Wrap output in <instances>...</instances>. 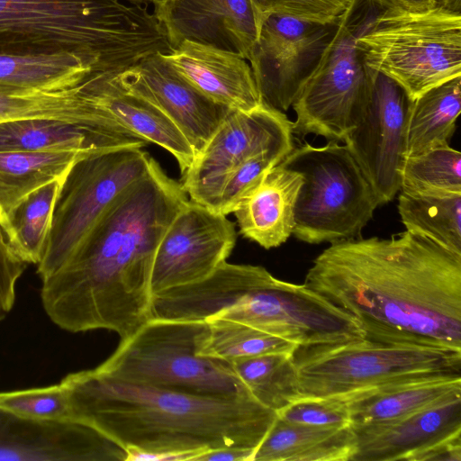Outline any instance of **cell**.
<instances>
[{
    "instance_id": "6da1fadb",
    "label": "cell",
    "mask_w": 461,
    "mask_h": 461,
    "mask_svg": "<svg viewBox=\"0 0 461 461\" xmlns=\"http://www.w3.org/2000/svg\"><path fill=\"white\" fill-rule=\"evenodd\" d=\"M304 285L354 317L366 339L461 350V255L415 232L331 243Z\"/></svg>"
},
{
    "instance_id": "7a4b0ae2",
    "label": "cell",
    "mask_w": 461,
    "mask_h": 461,
    "mask_svg": "<svg viewBox=\"0 0 461 461\" xmlns=\"http://www.w3.org/2000/svg\"><path fill=\"white\" fill-rule=\"evenodd\" d=\"M187 198L152 158L68 260L41 279V303L52 322L70 332L108 330L121 340L144 325L150 317L158 245Z\"/></svg>"
},
{
    "instance_id": "3957f363",
    "label": "cell",
    "mask_w": 461,
    "mask_h": 461,
    "mask_svg": "<svg viewBox=\"0 0 461 461\" xmlns=\"http://www.w3.org/2000/svg\"><path fill=\"white\" fill-rule=\"evenodd\" d=\"M60 384L71 419L125 450L201 455L225 447L256 450L277 418L252 396L202 395L132 384L95 368L70 373Z\"/></svg>"
},
{
    "instance_id": "277c9868",
    "label": "cell",
    "mask_w": 461,
    "mask_h": 461,
    "mask_svg": "<svg viewBox=\"0 0 461 461\" xmlns=\"http://www.w3.org/2000/svg\"><path fill=\"white\" fill-rule=\"evenodd\" d=\"M172 50L148 5L125 0H0V56L72 55L121 72Z\"/></svg>"
},
{
    "instance_id": "5b68a950",
    "label": "cell",
    "mask_w": 461,
    "mask_h": 461,
    "mask_svg": "<svg viewBox=\"0 0 461 461\" xmlns=\"http://www.w3.org/2000/svg\"><path fill=\"white\" fill-rule=\"evenodd\" d=\"M301 398L344 399L387 384L461 375V350L362 339L298 347Z\"/></svg>"
},
{
    "instance_id": "8992f818",
    "label": "cell",
    "mask_w": 461,
    "mask_h": 461,
    "mask_svg": "<svg viewBox=\"0 0 461 461\" xmlns=\"http://www.w3.org/2000/svg\"><path fill=\"white\" fill-rule=\"evenodd\" d=\"M357 47L369 68L393 80L414 101L461 77V12L439 5L419 14L382 10Z\"/></svg>"
},
{
    "instance_id": "52a82bcc",
    "label": "cell",
    "mask_w": 461,
    "mask_h": 461,
    "mask_svg": "<svg viewBox=\"0 0 461 461\" xmlns=\"http://www.w3.org/2000/svg\"><path fill=\"white\" fill-rule=\"evenodd\" d=\"M280 164L303 176L294 211V237L310 244L361 237L379 203L346 144L304 142Z\"/></svg>"
},
{
    "instance_id": "ba28073f",
    "label": "cell",
    "mask_w": 461,
    "mask_h": 461,
    "mask_svg": "<svg viewBox=\"0 0 461 461\" xmlns=\"http://www.w3.org/2000/svg\"><path fill=\"white\" fill-rule=\"evenodd\" d=\"M381 11L370 0H351L339 16L332 39L292 104L295 135L343 142L355 128L377 74L366 65L357 40Z\"/></svg>"
},
{
    "instance_id": "9c48e42d",
    "label": "cell",
    "mask_w": 461,
    "mask_h": 461,
    "mask_svg": "<svg viewBox=\"0 0 461 461\" xmlns=\"http://www.w3.org/2000/svg\"><path fill=\"white\" fill-rule=\"evenodd\" d=\"M203 321L149 320L95 369L112 378L212 396H252L229 362L199 357ZM253 397V396H252Z\"/></svg>"
},
{
    "instance_id": "30bf717a",
    "label": "cell",
    "mask_w": 461,
    "mask_h": 461,
    "mask_svg": "<svg viewBox=\"0 0 461 461\" xmlns=\"http://www.w3.org/2000/svg\"><path fill=\"white\" fill-rule=\"evenodd\" d=\"M152 157L140 147L91 154L67 174L37 273L43 279L75 252L114 198L143 176Z\"/></svg>"
},
{
    "instance_id": "8fae6325",
    "label": "cell",
    "mask_w": 461,
    "mask_h": 461,
    "mask_svg": "<svg viewBox=\"0 0 461 461\" xmlns=\"http://www.w3.org/2000/svg\"><path fill=\"white\" fill-rule=\"evenodd\" d=\"M292 123L264 104L231 110L182 173L183 190L191 201L215 211L225 179L239 165L268 149L294 147Z\"/></svg>"
},
{
    "instance_id": "7c38bea8",
    "label": "cell",
    "mask_w": 461,
    "mask_h": 461,
    "mask_svg": "<svg viewBox=\"0 0 461 461\" xmlns=\"http://www.w3.org/2000/svg\"><path fill=\"white\" fill-rule=\"evenodd\" d=\"M338 20L320 23L271 14L262 22L249 61L264 104L282 113L292 107L332 39Z\"/></svg>"
},
{
    "instance_id": "4fadbf2b",
    "label": "cell",
    "mask_w": 461,
    "mask_h": 461,
    "mask_svg": "<svg viewBox=\"0 0 461 461\" xmlns=\"http://www.w3.org/2000/svg\"><path fill=\"white\" fill-rule=\"evenodd\" d=\"M237 240L227 215L188 200L158 245L151 271L152 295L200 281L227 261Z\"/></svg>"
},
{
    "instance_id": "5bb4252c",
    "label": "cell",
    "mask_w": 461,
    "mask_h": 461,
    "mask_svg": "<svg viewBox=\"0 0 461 461\" xmlns=\"http://www.w3.org/2000/svg\"><path fill=\"white\" fill-rule=\"evenodd\" d=\"M410 104L397 83L377 73L366 105L343 141L370 183L379 206L400 191Z\"/></svg>"
},
{
    "instance_id": "9a60e30c",
    "label": "cell",
    "mask_w": 461,
    "mask_h": 461,
    "mask_svg": "<svg viewBox=\"0 0 461 461\" xmlns=\"http://www.w3.org/2000/svg\"><path fill=\"white\" fill-rule=\"evenodd\" d=\"M350 427L356 438L350 461L461 460V398L398 419Z\"/></svg>"
},
{
    "instance_id": "2e32d148",
    "label": "cell",
    "mask_w": 461,
    "mask_h": 461,
    "mask_svg": "<svg viewBox=\"0 0 461 461\" xmlns=\"http://www.w3.org/2000/svg\"><path fill=\"white\" fill-rule=\"evenodd\" d=\"M116 78L124 89L158 108L183 133L194 156L231 111L191 86L160 52L117 72Z\"/></svg>"
},
{
    "instance_id": "e0dca14e",
    "label": "cell",
    "mask_w": 461,
    "mask_h": 461,
    "mask_svg": "<svg viewBox=\"0 0 461 461\" xmlns=\"http://www.w3.org/2000/svg\"><path fill=\"white\" fill-rule=\"evenodd\" d=\"M126 451L74 420H35L0 409V461H125Z\"/></svg>"
},
{
    "instance_id": "ac0fdd59",
    "label": "cell",
    "mask_w": 461,
    "mask_h": 461,
    "mask_svg": "<svg viewBox=\"0 0 461 461\" xmlns=\"http://www.w3.org/2000/svg\"><path fill=\"white\" fill-rule=\"evenodd\" d=\"M153 14L170 47L188 41L248 61L258 36L251 0H153Z\"/></svg>"
},
{
    "instance_id": "d6986e66",
    "label": "cell",
    "mask_w": 461,
    "mask_h": 461,
    "mask_svg": "<svg viewBox=\"0 0 461 461\" xmlns=\"http://www.w3.org/2000/svg\"><path fill=\"white\" fill-rule=\"evenodd\" d=\"M116 73L92 72L80 84L82 93L112 122L169 152L184 173L194 158L185 137L154 104L124 89Z\"/></svg>"
},
{
    "instance_id": "ffe728a7",
    "label": "cell",
    "mask_w": 461,
    "mask_h": 461,
    "mask_svg": "<svg viewBox=\"0 0 461 461\" xmlns=\"http://www.w3.org/2000/svg\"><path fill=\"white\" fill-rule=\"evenodd\" d=\"M163 56L191 86L219 104L249 111L263 104L250 65L238 54L185 41Z\"/></svg>"
},
{
    "instance_id": "44dd1931",
    "label": "cell",
    "mask_w": 461,
    "mask_h": 461,
    "mask_svg": "<svg viewBox=\"0 0 461 461\" xmlns=\"http://www.w3.org/2000/svg\"><path fill=\"white\" fill-rule=\"evenodd\" d=\"M302 182L300 173L280 163L268 170L232 212L240 233L266 249L285 243L293 234Z\"/></svg>"
},
{
    "instance_id": "7402d4cb",
    "label": "cell",
    "mask_w": 461,
    "mask_h": 461,
    "mask_svg": "<svg viewBox=\"0 0 461 461\" xmlns=\"http://www.w3.org/2000/svg\"><path fill=\"white\" fill-rule=\"evenodd\" d=\"M146 144L125 131L88 128L53 119L0 122V151L98 153L126 147L143 148Z\"/></svg>"
},
{
    "instance_id": "603a6c76",
    "label": "cell",
    "mask_w": 461,
    "mask_h": 461,
    "mask_svg": "<svg viewBox=\"0 0 461 461\" xmlns=\"http://www.w3.org/2000/svg\"><path fill=\"white\" fill-rule=\"evenodd\" d=\"M456 398H461V375L387 384L340 400L348 406L350 424L360 425L398 419Z\"/></svg>"
},
{
    "instance_id": "cb8c5ba5",
    "label": "cell",
    "mask_w": 461,
    "mask_h": 461,
    "mask_svg": "<svg viewBox=\"0 0 461 461\" xmlns=\"http://www.w3.org/2000/svg\"><path fill=\"white\" fill-rule=\"evenodd\" d=\"M355 447L350 425L312 426L277 417L252 461H350Z\"/></svg>"
},
{
    "instance_id": "d4e9b609",
    "label": "cell",
    "mask_w": 461,
    "mask_h": 461,
    "mask_svg": "<svg viewBox=\"0 0 461 461\" xmlns=\"http://www.w3.org/2000/svg\"><path fill=\"white\" fill-rule=\"evenodd\" d=\"M84 151H0V224L3 230L14 208L31 193L64 179L71 167L89 156Z\"/></svg>"
},
{
    "instance_id": "484cf974",
    "label": "cell",
    "mask_w": 461,
    "mask_h": 461,
    "mask_svg": "<svg viewBox=\"0 0 461 461\" xmlns=\"http://www.w3.org/2000/svg\"><path fill=\"white\" fill-rule=\"evenodd\" d=\"M32 118L53 119L88 128L127 132L95 108L81 92L80 84L55 92L0 90V122Z\"/></svg>"
},
{
    "instance_id": "4316f807",
    "label": "cell",
    "mask_w": 461,
    "mask_h": 461,
    "mask_svg": "<svg viewBox=\"0 0 461 461\" xmlns=\"http://www.w3.org/2000/svg\"><path fill=\"white\" fill-rule=\"evenodd\" d=\"M461 112V77L411 101L405 132V157L449 145Z\"/></svg>"
},
{
    "instance_id": "83f0119b",
    "label": "cell",
    "mask_w": 461,
    "mask_h": 461,
    "mask_svg": "<svg viewBox=\"0 0 461 461\" xmlns=\"http://www.w3.org/2000/svg\"><path fill=\"white\" fill-rule=\"evenodd\" d=\"M399 192L397 208L406 230L461 255V193Z\"/></svg>"
},
{
    "instance_id": "f1b7e54d",
    "label": "cell",
    "mask_w": 461,
    "mask_h": 461,
    "mask_svg": "<svg viewBox=\"0 0 461 461\" xmlns=\"http://www.w3.org/2000/svg\"><path fill=\"white\" fill-rule=\"evenodd\" d=\"M92 72L95 71L72 55L0 56V90L61 91L78 86Z\"/></svg>"
},
{
    "instance_id": "f546056e",
    "label": "cell",
    "mask_w": 461,
    "mask_h": 461,
    "mask_svg": "<svg viewBox=\"0 0 461 461\" xmlns=\"http://www.w3.org/2000/svg\"><path fill=\"white\" fill-rule=\"evenodd\" d=\"M229 364L253 398L276 413L301 398L293 353L263 354Z\"/></svg>"
},
{
    "instance_id": "4dcf8cb0",
    "label": "cell",
    "mask_w": 461,
    "mask_h": 461,
    "mask_svg": "<svg viewBox=\"0 0 461 461\" xmlns=\"http://www.w3.org/2000/svg\"><path fill=\"white\" fill-rule=\"evenodd\" d=\"M205 321L196 341L199 357L230 362L268 353H294L297 344L224 318Z\"/></svg>"
},
{
    "instance_id": "1f68e13d",
    "label": "cell",
    "mask_w": 461,
    "mask_h": 461,
    "mask_svg": "<svg viewBox=\"0 0 461 461\" xmlns=\"http://www.w3.org/2000/svg\"><path fill=\"white\" fill-rule=\"evenodd\" d=\"M64 179L54 180L31 193L8 218L4 229L7 241L26 264H38L41 259Z\"/></svg>"
},
{
    "instance_id": "d6a6232c",
    "label": "cell",
    "mask_w": 461,
    "mask_h": 461,
    "mask_svg": "<svg viewBox=\"0 0 461 461\" xmlns=\"http://www.w3.org/2000/svg\"><path fill=\"white\" fill-rule=\"evenodd\" d=\"M400 191L461 193V153L447 145L405 157Z\"/></svg>"
},
{
    "instance_id": "836d02e7",
    "label": "cell",
    "mask_w": 461,
    "mask_h": 461,
    "mask_svg": "<svg viewBox=\"0 0 461 461\" xmlns=\"http://www.w3.org/2000/svg\"><path fill=\"white\" fill-rule=\"evenodd\" d=\"M0 409L35 420H72L67 393L59 384L0 393Z\"/></svg>"
},
{
    "instance_id": "e575fe53",
    "label": "cell",
    "mask_w": 461,
    "mask_h": 461,
    "mask_svg": "<svg viewBox=\"0 0 461 461\" xmlns=\"http://www.w3.org/2000/svg\"><path fill=\"white\" fill-rule=\"evenodd\" d=\"M294 148H273L251 156L239 165L225 179L215 212L232 213L263 176L278 165Z\"/></svg>"
},
{
    "instance_id": "d590c367",
    "label": "cell",
    "mask_w": 461,
    "mask_h": 461,
    "mask_svg": "<svg viewBox=\"0 0 461 461\" xmlns=\"http://www.w3.org/2000/svg\"><path fill=\"white\" fill-rule=\"evenodd\" d=\"M259 31L271 14L290 16L320 23L336 22L351 0H251Z\"/></svg>"
},
{
    "instance_id": "8d00e7d4",
    "label": "cell",
    "mask_w": 461,
    "mask_h": 461,
    "mask_svg": "<svg viewBox=\"0 0 461 461\" xmlns=\"http://www.w3.org/2000/svg\"><path fill=\"white\" fill-rule=\"evenodd\" d=\"M277 417L286 422L312 426L350 424L346 402L336 398H300L277 412Z\"/></svg>"
},
{
    "instance_id": "74e56055",
    "label": "cell",
    "mask_w": 461,
    "mask_h": 461,
    "mask_svg": "<svg viewBox=\"0 0 461 461\" xmlns=\"http://www.w3.org/2000/svg\"><path fill=\"white\" fill-rule=\"evenodd\" d=\"M26 263L11 249L0 224V321L11 312L16 294V285Z\"/></svg>"
},
{
    "instance_id": "f35d334b",
    "label": "cell",
    "mask_w": 461,
    "mask_h": 461,
    "mask_svg": "<svg viewBox=\"0 0 461 461\" xmlns=\"http://www.w3.org/2000/svg\"><path fill=\"white\" fill-rule=\"evenodd\" d=\"M380 9L410 14H419L434 9L438 0H370Z\"/></svg>"
},
{
    "instance_id": "ab89813d",
    "label": "cell",
    "mask_w": 461,
    "mask_h": 461,
    "mask_svg": "<svg viewBox=\"0 0 461 461\" xmlns=\"http://www.w3.org/2000/svg\"><path fill=\"white\" fill-rule=\"evenodd\" d=\"M255 449L225 447L203 452L196 461H252Z\"/></svg>"
},
{
    "instance_id": "60d3db41",
    "label": "cell",
    "mask_w": 461,
    "mask_h": 461,
    "mask_svg": "<svg viewBox=\"0 0 461 461\" xmlns=\"http://www.w3.org/2000/svg\"><path fill=\"white\" fill-rule=\"evenodd\" d=\"M438 5L453 12H461V0H438Z\"/></svg>"
},
{
    "instance_id": "b9f144b4",
    "label": "cell",
    "mask_w": 461,
    "mask_h": 461,
    "mask_svg": "<svg viewBox=\"0 0 461 461\" xmlns=\"http://www.w3.org/2000/svg\"><path fill=\"white\" fill-rule=\"evenodd\" d=\"M127 2H130V3H133V4H141V5H148V4H152L153 0H125Z\"/></svg>"
}]
</instances>
